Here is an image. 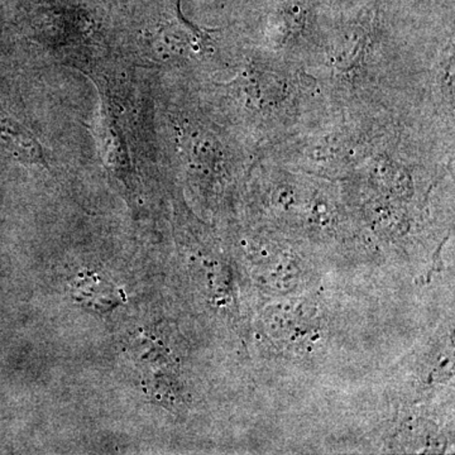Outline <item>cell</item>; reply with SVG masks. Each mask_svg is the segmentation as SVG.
Segmentation results:
<instances>
[{"instance_id": "cell-2", "label": "cell", "mask_w": 455, "mask_h": 455, "mask_svg": "<svg viewBox=\"0 0 455 455\" xmlns=\"http://www.w3.org/2000/svg\"><path fill=\"white\" fill-rule=\"evenodd\" d=\"M0 146L22 163L47 166L40 140L13 116L3 112H0Z\"/></svg>"}, {"instance_id": "cell-1", "label": "cell", "mask_w": 455, "mask_h": 455, "mask_svg": "<svg viewBox=\"0 0 455 455\" xmlns=\"http://www.w3.org/2000/svg\"><path fill=\"white\" fill-rule=\"evenodd\" d=\"M71 295L84 307L99 314L113 310L125 299L110 281L90 271H83L74 278Z\"/></svg>"}]
</instances>
